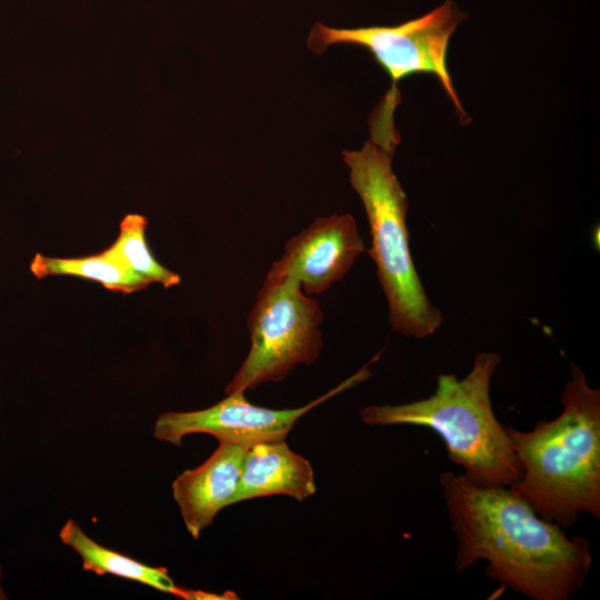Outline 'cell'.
<instances>
[{
	"label": "cell",
	"instance_id": "cell-1",
	"mask_svg": "<svg viewBox=\"0 0 600 600\" xmlns=\"http://www.w3.org/2000/svg\"><path fill=\"white\" fill-rule=\"evenodd\" d=\"M439 482L456 533L454 570L477 561L487 574L532 600H567L588 577L592 556L587 539L569 538L509 487H480L444 471Z\"/></svg>",
	"mask_w": 600,
	"mask_h": 600
},
{
	"label": "cell",
	"instance_id": "cell-2",
	"mask_svg": "<svg viewBox=\"0 0 600 600\" xmlns=\"http://www.w3.org/2000/svg\"><path fill=\"white\" fill-rule=\"evenodd\" d=\"M563 409L530 431L507 427L522 468L509 489L544 520L572 527L580 516L600 518V391L571 364Z\"/></svg>",
	"mask_w": 600,
	"mask_h": 600
},
{
	"label": "cell",
	"instance_id": "cell-3",
	"mask_svg": "<svg viewBox=\"0 0 600 600\" xmlns=\"http://www.w3.org/2000/svg\"><path fill=\"white\" fill-rule=\"evenodd\" d=\"M501 362L497 352L481 351L467 376L441 373L428 398L401 404H372L361 409L367 426H416L434 431L448 458L463 469V477L480 487H510L522 468L507 427L493 411L490 386Z\"/></svg>",
	"mask_w": 600,
	"mask_h": 600
},
{
	"label": "cell",
	"instance_id": "cell-4",
	"mask_svg": "<svg viewBox=\"0 0 600 600\" xmlns=\"http://www.w3.org/2000/svg\"><path fill=\"white\" fill-rule=\"evenodd\" d=\"M350 182L359 194L370 227L367 250L377 267L396 332L417 339L433 334L442 323L412 260L407 228V196L392 170V153L368 140L360 150L343 151Z\"/></svg>",
	"mask_w": 600,
	"mask_h": 600
},
{
	"label": "cell",
	"instance_id": "cell-5",
	"mask_svg": "<svg viewBox=\"0 0 600 600\" xmlns=\"http://www.w3.org/2000/svg\"><path fill=\"white\" fill-rule=\"evenodd\" d=\"M322 320L320 306L298 280L267 276L248 316L250 350L226 393L281 381L297 364L314 362Z\"/></svg>",
	"mask_w": 600,
	"mask_h": 600
},
{
	"label": "cell",
	"instance_id": "cell-6",
	"mask_svg": "<svg viewBox=\"0 0 600 600\" xmlns=\"http://www.w3.org/2000/svg\"><path fill=\"white\" fill-rule=\"evenodd\" d=\"M468 13L446 0L432 11L398 26L332 28L317 22L308 38V47L316 53L332 44H354L367 49L387 71L392 88L379 107L393 113L398 102L397 83L416 73H431L438 78L453 102L462 121H469L454 90L447 64L451 36Z\"/></svg>",
	"mask_w": 600,
	"mask_h": 600
},
{
	"label": "cell",
	"instance_id": "cell-7",
	"mask_svg": "<svg viewBox=\"0 0 600 600\" xmlns=\"http://www.w3.org/2000/svg\"><path fill=\"white\" fill-rule=\"evenodd\" d=\"M371 376L368 366L308 404L294 409H270L250 403L244 392H233L207 409L161 414L153 429L157 439L181 446L192 433H208L219 442L251 444L286 439L294 423L329 398L354 387Z\"/></svg>",
	"mask_w": 600,
	"mask_h": 600
},
{
	"label": "cell",
	"instance_id": "cell-8",
	"mask_svg": "<svg viewBox=\"0 0 600 600\" xmlns=\"http://www.w3.org/2000/svg\"><path fill=\"white\" fill-rule=\"evenodd\" d=\"M363 251L353 217L333 213L290 238L267 276L293 278L307 294H320L344 277Z\"/></svg>",
	"mask_w": 600,
	"mask_h": 600
},
{
	"label": "cell",
	"instance_id": "cell-9",
	"mask_svg": "<svg viewBox=\"0 0 600 600\" xmlns=\"http://www.w3.org/2000/svg\"><path fill=\"white\" fill-rule=\"evenodd\" d=\"M246 446L219 442L199 467L184 470L172 482V494L188 532L194 538L211 526L216 516L232 504Z\"/></svg>",
	"mask_w": 600,
	"mask_h": 600
},
{
	"label": "cell",
	"instance_id": "cell-10",
	"mask_svg": "<svg viewBox=\"0 0 600 600\" xmlns=\"http://www.w3.org/2000/svg\"><path fill=\"white\" fill-rule=\"evenodd\" d=\"M316 492L310 462L292 451L286 439L246 446L232 504L271 494L303 501Z\"/></svg>",
	"mask_w": 600,
	"mask_h": 600
},
{
	"label": "cell",
	"instance_id": "cell-11",
	"mask_svg": "<svg viewBox=\"0 0 600 600\" xmlns=\"http://www.w3.org/2000/svg\"><path fill=\"white\" fill-rule=\"evenodd\" d=\"M61 541L72 548L82 560V568L98 576L118 578L149 586L161 592L184 597L186 589L177 586L166 568L142 563L129 556L99 544L87 536L80 526L68 520L59 532Z\"/></svg>",
	"mask_w": 600,
	"mask_h": 600
},
{
	"label": "cell",
	"instance_id": "cell-12",
	"mask_svg": "<svg viewBox=\"0 0 600 600\" xmlns=\"http://www.w3.org/2000/svg\"><path fill=\"white\" fill-rule=\"evenodd\" d=\"M30 269L37 278L73 276L99 282L106 289L122 293H131L150 284L104 250L98 254L82 258H54L36 254Z\"/></svg>",
	"mask_w": 600,
	"mask_h": 600
},
{
	"label": "cell",
	"instance_id": "cell-13",
	"mask_svg": "<svg viewBox=\"0 0 600 600\" xmlns=\"http://www.w3.org/2000/svg\"><path fill=\"white\" fill-rule=\"evenodd\" d=\"M148 221L137 213L127 214L116 241L104 251L149 283L170 288L180 283V276L163 267L151 253L146 238Z\"/></svg>",
	"mask_w": 600,
	"mask_h": 600
},
{
	"label": "cell",
	"instance_id": "cell-14",
	"mask_svg": "<svg viewBox=\"0 0 600 600\" xmlns=\"http://www.w3.org/2000/svg\"><path fill=\"white\" fill-rule=\"evenodd\" d=\"M237 598L238 597L232 592H226L223 594H219V593H211V592H206L201 590H190V589H186L184 597H183V599H187V600H193V599L221 600V599H237Z\"/></svg>",
	"mask_w": 600,
	"mask_h": 600
},
{
	"label": "cell",
	"instance_id": "cell-15",
	"mask_svg": "<svg viewBox=\"0 0 600 600\" xmlns=\"http://www.w3.org/2000/svg\"><path fill=\"white\" fill-rule=\"evenodd\" d=\"M0 599H6L4 592H3V590L1 589V587H0Z\"/></svg>",
	"mask_w": 600,
	"mask_h": 600
}]
</instances>
